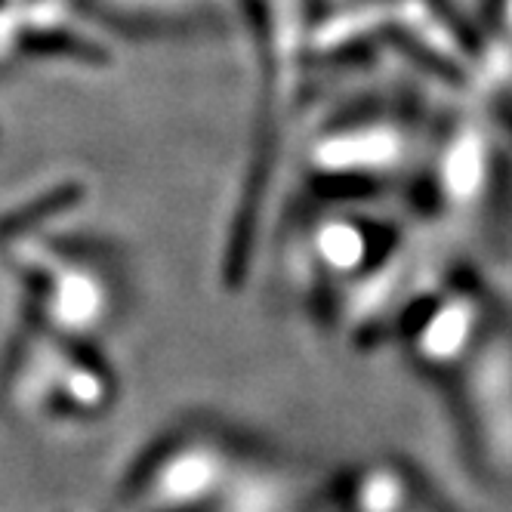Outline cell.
Returning a JSON list of instances; mask_svg holds the SVG:
<instances>
[{
	"label": "cell",
	"mask_w": 512,
	"mask_h": 512,
	"mask_svg": "<svg viewBox=\"0 0 512 512\" xmlns=\"http://www.w3.org/2000/svg\"><path fill=\"white\" fill-rule=\"evenodd\" d=\"M414 149L411 139H405L398 127H380V124H358L349 130L327 133L324 139H315L309 149V167L315 173L340 179H361L368 176H389L398 167L408 164V152Z\"/></svg>",
	"instance_id": "1"
}]
</instances>
